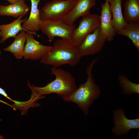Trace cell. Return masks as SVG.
I'll use <instances>...</instances> for the list:
<instances>
[{"label": "cell", "mask_w": 139, "mask_h": 139, "mask_svg": "<svg viewBox=\"0 0 139 139\" xmlns=\"http://www.w3.org/2000/svg\"><path fill=\"white\" fill-rule=\"evenodd\" d=\"M98 59V57L93 59L87 67L86 72L88 77L86 82L80 84L74 91L61 97L64 101L76 103L85 115L89 114L90 106L101 93V90L92 73L93 67Z\"/></svg>", "instance_id": "6da1fadb"}, {"label": "cell", "mask_w": 139, "mask_h": 139, "mask_svg": "<svg viewBox=\"0 0 139 139\" xmlns=\"http://www.w3.org/2000/svg\"><path fill=\"white\" fill-rule=\"evenodd\" d=\"M81 57L77 46L70 40L61 39L54 42L51 48L40 59V62L56 67L65 64L74 67L80 62Z\"/></svg>", "instance_id": "7a4b0ae2"}, {"label": "cell", "mask_w": 139, "mask_h": 139, "mask_svg": "<svg viewBox=\"0 0 139 139\" xmlns=\"http://www.w3.org/2000/svg\"><path fill=\"white\" fill-rule=\"evenodd\" d=\"M51 74L55 79L44 86L39 87L34 85L29 86L33 93L38 96L56 93L59 97L70 93L77 88L75 79L69 72L58 67H52Z\"/></svg>", "instance_id": "3957f363"}, {"label": "cell", "mask_w": 139, "mask_h": 139, "mask_svg": "<svg viewBox=\"0 0 139 139\" xmlns=\"http://www.w3.org/2000/svg\"><path fill=\"white\" fill-rule=\"evenodd\" d=\"M40 28L49 42L53 41L56 37L70 40L76 28L74 24L69 25L62 20L51 19L41 20Z\"/></svg>", "instance_id": "277c9868"}, {"label": "cell", "mask_w": 139, "mask_h": 139, "mask_svg": "<svg viewBox=\"0 0 139 139\" xmlns=\"http://www.w3.org/2000/svg\"><path fill=\"white\" fill-rule=\"evenodd\" d=\"M78 0H53L46 3L40 10L41 20H62L70 12Z\"/></svg>", "instance_id": "5b68a950"}, {"label": "cell", "mask_w": 139, "mask_h": 139, "mask_svg": "<svg viewBox=\"0 0 139 139\" xmlns=\"http://www.w3.org/2000/svg\"><path fill=\"white\" fill-rule=\"evenodd\" d=\"M106 41L99 27L87 35L78 46L81 57L95 55L102 50Z\"/></svg>", "instance_id": "8992f818"}, {"label": "cell", "mask_w": 139, "mask_h": 139, "mask_svg": "<svg viewBox=\"0 0 139 139\" xmlns=\"http://www.w3.org/2000/svg\"><path fill=\"white\" fill-rule=\"evenodd\" d=\"M100 16L97 14L90 13L82 18L70 40L78 46L87 35L100 27Z\"/></svg>", "instance_id": "52a82bcc"}, {"label": "cell", "mask_w": 139, "mask_h": 139, "mask_svg": "<svg viewBox=\"0 0 139 139\" xmlns=\"http://www.w3.org/2000/svg\"><path fill=\"white\" fill-rule=\"evenodd\" d=\"M114 127L111 129L113 135L116 137L127 134L131 129L139 128V118L130 119L125 114V111L121 108L112 111Z\"/></svg>", "instance_id": "ba28073f"}, {"label": "cell", "mask_w": 139, "mask_h": 139, "mask_svg": "<svg viewBox=\"0 0 139 139\" xmlns=\"http://www.w3.org/2000/svg\"><path fill=\"white\" fill-rule=\"evenodd\" d=\"M34 35L31 32H26L23 57L25 59L36 60L41 59L52 47V46L41 44L35 40Z\"/></svg>", "instance_id": "9c48e42d"}, {"label": "cell", "mask_w": 139, "mask_h": 139, "mask_svg": "<svg viewBox=\"0 0 139 139\" xmlns=\"http://www.w3.org/2000/svg\"><path fill=\"white\" fill-rule=\"evenodd\" d=\"M96 4L95 0H78L72 9L62 21L68 25H73L78 18L83 17L90 14L91 9Z\"/></svg>", "instance_id": "30bf717a"}, {"label": "cell", "mask_w": 139, "mask_h": 139, "mask_svg": "<svg viewBox=\"0 0 139 139\" xmlns=\"http://www.w3.org/2000/svg\"><path fill=\"white\" fill-rule=\"evenodd\" d=\"M101 6L100 27L106 41H111L117 34L112 24V14L110 9L109 0H106L101 4Z\"/></svg>", "instance_id": "8fae6325"}, {"label": "cell", "mask_w": 139, "mask_h": 139, "mask_svg": "<svg viewBox=\"0 0 139 139\" xmlns=\"http://www.w3.org/2000/svg\"><path fill=\"white\" fill-rule=\"evenodd\" d=\"M31 7L29 17L23 22L22 27L26 32H30L36 35V32L40 30L41 19L38 4L41 0H30Z\"/></svg>", "instance_id": "7c38bea8"}, {"label": "cell", "mask_w": 139, "mask_h": 139, "mask_svg": "<svg viewBox=\"0 0 139 139\" xmlns=\"http://www.w3.org/2000/svg\"><path fill=\"white\" fill-rule=\"evenodd\" d=\"M23 16H21L12 22L6 24L0 25V43L3 44L5 41L10 38H14L17 34L22 30H25L22 27V24L27 19H22Z\"/></svg>", "instance_id": "4fadbf2b"}, {"label": "cell", "mask_w": 139, "mask_h": 139, "mask_svg": "<svg viewBox=\"0 0 139 139\" xmlns=\"http://www.w3.org/2000/svg\"><path fill=\"white\" fill-rule=\"evenodd\" d=\"M24 1L19 0L7 5H0V16H10L16 18L27 14L30 7Z\"/></svg>", "instance_id": "5bb4252c"}, {"label": "cell", "mask_w": 139, "mask_h": 139, "mask_svg": "<svg viewBox=\"0 0 139 139\" xmlns=\"http://www.w3.org/2000/svg\"><path fill=\"white\" fill-rule=\"evenodd\" d=\"M122 0H109L112 14V24L117 34L126 25L122 9Z\"/></svg>", "instance_id": "9a60e30c"}, {"label": "cell", "mask_w": 139, "mask_h": 139, "mask_svg": "<svg viewBox=\"0 0 139 139\" xmlns=\"http://www.w3.org/2000/svg\"><path fill=\"white\" fill-rule=\"evenodd\" d=\"M22 30L14 38V41L11 45L4 48V51L11 53L18 59H21L23 57L25 44L26 41V32Z\"/></svg>", "instance_id": "2e32d148"}, {"label": "cell", "mask_w": 139, "mask_h": 139, "mask_svg": "<svg viewBox=\"0 0 139 139\" xmlns=\"http://www.w3.org/2000/svg\"><path fill=\"white\" fill-rule=\"evenodd\" d=\"M123 6L125 22H139V0H126Z\"/></svg>", "instance_id": "e0dca14e"}, {"label": "cell", "mask_w": 139, "mask_h": 139, "mask_svg": "<svg viewBox=\"0 0 139 139\" xmlns=\"http://www.w3.org/2000/svg\"><path fill=\"white\" fill-rule=\"evenodd\" d=\"M117 34L128 38L139 51V22L127 23L125 27Z\"/></svg>", "instance_id": "ac0fdd59"}, {"label": "cell", "mask_w": 139, "mask_h": 139, "mask_svg": "<svg viewBox=\"0 0 139 139\" xmlns=\"http://www.w3.org/2000/svg\"><path fill=\"white\" fill-rule=\"evenodd\" d=\"M122 92L126 95L139 94V84L132 82L126 76L120 74L118 77Z\"/></svg>", "instance_id": "d6986e66"}, {"label": "cell", "mask_w": 139, "mask_h": 139, "mask_svg": "<svg viewBox=\"0 0 139 139\" xmlns=\"http://www.w3.org/2000/svg\"><path fill=\"white\" fill-rule=\"evenodd\" d=\"M0 94L3 95L4 97H5L7 99L10 100L11 101L14 102L15 104H18L19 101H15L12 100L10 98L6 92L3 89L0 87Z\"/></svg>", "instance_id": "ffe728a7"}, {"label": "cell", "mask_w": 139, "mask_h": 139, "mask_svg": "<svg viewBox=\"0 0 139 139\" xmlns=\"http://www.w3.org/2000/svg\"><path fill=\"white\" fill-rule=\"evenodd\" d=\"M0 102H2V103H3L6 104V105L8 106H9L10 107H11V108H13V109H14V110L15 109V108L14 107V106H13L12 105H10V104H9L7 103V102H6L5 101H3V100H2L0 99Z\"/></svg>", "instance_id": "44dd1931"}, {"label": "cell", "mask_w": 139, "mask_h": 139, "mask_svg": "<svg viewBox=\"0 0 139 139\" xmlns=\"http://www.w3.org/2000/svg\"><path fill=\"white\" fill-rule=\"evenodd\" d=\"M8 1L10 4L13 3L18 1L20 0H6Z\"/></svg>", "instance_id": "7402d4cb"}, {"label": "cell", "mask_w": 139, "mask_h": 139, "mask_svg": "<svg viewBox=\"0 0 139 139\" xmlns=\"http://www.w3.org/2000/svg\"><path fill=\"white\" fill-rule=\"evenodd\" d=\"M4 137L1 135H0V139H4Z\"/></svg>", "instance_id": "603a6c76"}, {"label": "cell", "mask_w": 139, "mask_h": 139, "mask_svg": "<svg viewBox=\"0 0 139 139\" xmlns=\"http://www.w3.org/2000/svg\"><path fill=\"white\" fill-rule=\"evenodd\" d=\"M1 54V50H0V55Z\"/></svg>", "instance_id": "cb8c5ba5"}]
</instances>
